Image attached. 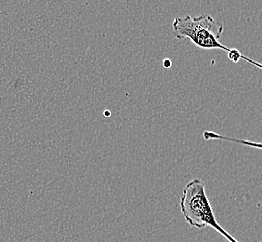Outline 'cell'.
Returning a JSON list of instances; mask_svg holds the SVG:
<instances>
[{
  "label": "cell",
  "mask_w": 262,
  "mask_h": 242,
  "mask_svg": "<svg viewBox=\"0 0 262 242\" xmlns=\"http://www.w3.org/2000/svg\"><path fill=\"white\" fill-rule=\"evenodd\" d=\"M163 66L165 68H170L172 66V62L169 59H165L163 60Z\"/></svg>",
  "instance_id": "4"
},
{
  "label": "cell",
  "mask_w": 262,
  "mask_h": 242,
  "mask_svg": "<svg viewBox=\"0 0 262 242\" xmlns=\"http://www.w3.org/2000/svg\"><path fill=\"white\" fill-rule=\"evenodd\" d=\"M181 211L185 221L192 227H210L225 237L229 242H239L232 237L217 223L211 203L206 193L205 184L200 179H193L187 184L181 197Z\"/></svg>",
  "instance_id": "1"
},
{
  "label": "cell",
  "mask_w": 262,
  "mask_h": 242,
  "mask_svg": "<svg viewBox=\"0 0 262 242\" xmlns=\"http://www.w3.org/2000/svg\"><path fill=\"white\" fill-rule=\"evenodd\" d=\"M173 33L178 41L189 39L201 50H222L229 52L232 49L221 42L224 27L223 24L203 14L198 17L187 15L176 18L173 22Z\"/></svg>",
  "instance_id": "2"
},
{
  "label": "cell",
  "mask_w": 262,
  "mask_h": 242,
  "mask_svg": "<svg viewBox=\"0 0 262 242\" xmlns=\"http://www.w3.org/2000/svg\"><path fill=\"white\" fill-rule=\"evenodd\" d=\"M203 137L206 141L209 140H222V141L232 142V143H237V144H241L247 147H254L257 149H261L262 143H257V142L247 141V140H241V139H237V138H232V137L223 136L216 132L213 131H206L203 133Z\"/></svg>",
  "instance_id": "3"
}]
</instances>
